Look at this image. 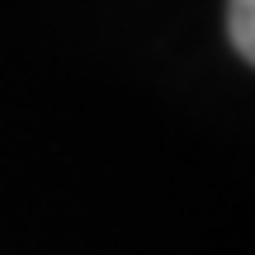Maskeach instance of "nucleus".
<instances>
[{"label": "nucleus", "instance_id": "obj_1", "mask_svg": "<svg viewBox=\"0 0 255 255\" xmlns=\"http://www.w3.org/2000/svg\"><path fill=\"white\" fill-rule=\"evenodd\" d=\"M227 33H232V47L251 62V57H255V0H232Z\"/></svg>", "mask_w": 255, "mask_h": 255}]
</instances>
